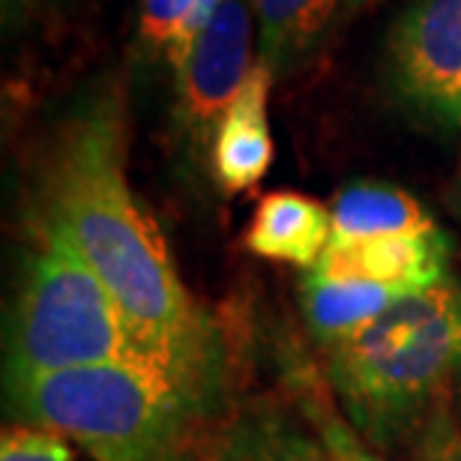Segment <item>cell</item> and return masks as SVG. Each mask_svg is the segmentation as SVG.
Segmentation results:
<instances>
[{
	"label": "cell",
	"instance_id": "obj_2",
	"mask_svg": "<svg viewBox=\"0 0 461 461\" xmlns=\"http://www.w3.org/2000/svg\"><path fill=\"white\" fill-rule=\"evenodd\" d=\"M324 372L366 444L420 431L461 377V282L411 291L359 333L324 348Z\"/></svg>",
	"mask_w": 461,
	"mask_h": 461
},
{
	"label": "cell",
	"instance_id": "obj_4",
	"mask_svg": "<svg viewBox=\"0 0 461 461\" xmlns=\"http://www.w3.org/2000/svg\"><path fill=\"white\" fill-rule=\"evenodd\" d=\"M132 357V336L103 279L58 228L33 219V246L6 321L4 384Z\"/></svg>",
	"mask_w": 461,
	"mask_h": 461
},
{
	"label": "cell",
	"instance_id": "obj_19",
	"mask_svg": "<svg viewBox=\"0 0 461 461\" xmlns=\"http://www.w3.org/2000/svg\"><path fill=\"white\" fill-rule=\"evenodd\" d=\"M456 192H458V204H461V162H458V183H456Z\"/></svg>",
	"mask_w": 461,
	"mask_h": 461
},
{
	"label": "cell",
	"instance_id": "obj_15",
	"mask_svg": "<svg viewBox=\"0 0 461 461\" xmlns=\"http://www.w3.org/2000/svg\"><path fill=\"white\" fill-rule=\"evenodd\" d=\"M0 461H76V456H72L67 438L54 435L49 429L15 422L13 429H4Z\"/></svg>",
	"mask_w": 461,
	"mask_h": 461
},
{
	"label": "cell",
	"instance_id": "obj_5",
	"mask_svg": "<svg viewBox=\"0 0 461 461\" xmlns=\"http://www.w3.org/2000/svg\"><path fill=\"white\" fill-rule=\"evenodd\" d=\"M258 63L252 0H222L174 69V132L180 150L210 168L219 126Z\"/></svg>",
	"mask_w": 461,
	"mask_h": 461
},
{
	"label": "cell",
	"instance_id": "obj_16",
	"mask_svg": "<svg viewBox=\"0 0 461 461\" xmlns=\"http://www.w3.org/2000/svg\"><path fill=\"white\" fill-rule=\"evenodd\" d=\"M306 411H309L306 417L312 420V426H315L318 435L324 438V444L330 447V453L336 456V461H381L372 449H368L366 440L359 438V431L345 426L327 404L309 402Z\"/></svg>",
	"mask_w": 461,
	"mask_h": 461
},
{
	"label": "cell",
	"instance_id": "obj_9",
	"mask_svg": "<svg viewBox=\"0 0 461 461\" xmlns=\"http://www.w3.org/2000/svg\"><path fill=\"white\" fill-rule=\"evenodd\" d=\"M333 240V216L321 201L300 192H270L258 201L246 228V249L270 261H288L312 270Z\"/></svg>",
	"mask_w": 461,
	"mask_h": 461
},
{
	"label": "cell",
	"instance_id": "obj_11",
	"mask_svg": "<svg viewBox=\"0 0 461 461\" xmlns=\"http://www.w3.org/2000/svg\"><path fill=\"white\" fill-rule=\"evenodd\" d=\"M404 294L402 288L357 279H327V276L306 273L300 282V303L309 333L321 348H330L342 339L359 333L386 309H393Z\"/></svg>",
	"mask_w": 461,
	"mask_h": 461
},
{
	"label": "cell",
	"instance_id": "obj_18",
	"mask_svg": "<svg viewBox=\"0 0 461 461\" xmlns=\"http://www.w3.org/2000/svg\"><path fill=\"white\" fill-rule=\"evenodd\" d=\"M368 0H342V13H339V24H348L357 13H363Z\"/></svg>",
	"mask_w": 461,
	"mask_h": 461
},
{
	"label": "cell",
	"instance_id": "obj_6",
	"mask_svg": "<svg viewBox=\"0 0 461 461\" xmlns=\"http://www.w3.org/2000/svg\"><path fill=\"white\" fill-rule=\"evenodd\" d=\"M384 72L413 117L461 126V0H411L386 36Z\"/></svg>",
	"mask_w": 461,
	"mask_h": 461
},
{
	"label": "cell",
	"instance_id": "obj_13",
	"mask_svg": "<svg viewBox=\"0 0 461 461\" xmlns=\"http://www.w3.org/2000/svg\"><path fill=\"white\" fill-rule=\"evenodd\" d=\"M219 461H336V456L297 417L264 404L234 420Z\"/></svg>",
	"mask_w": 461,
	"mask_h": 461
},
{
	"label": "cell",
	"instance_id": "obj_7",
	"mask_svg": "<svg viewBox=\"0 0 461 461\" xmlns=\"http://www.w3.org/2000/svg\"><path fill=\"white\" fill-rule=\"evenodd\" d=\"M447 261L449 240L440 228H431L426 234L330 240L327 252L312 267V273L327 279H357L420 291L449 276Z\"/></svg>",
	"mask_w": 461,
	"mask_h": 461
},
{
	"label": "cell",
	"instance_id": "obj_17",
	"mask_svg": "<svg viewBox=\"0 0 461 461\" xmlns=\"http://www.w3.org/2000/svg\"><path fill=\"white\" fill-rule=\"evenodd\" d=\"M426 461H461V438L440 417L426 426Z\"/></svg>",
	"mask_w": 461,
	"mask_h": 461
},
{
	"label": "cell",
	"instance_id": "obj_14",
	"mask_svg": "<svg viewBox=\"0 0 461 461\" xmlns=\"http://www.w3.org/2000/svg\"><path fill=\"white\" fill-rule=\"evenodd\" d=\"M219 6L222 0H141L138 9L141 54L177 69Z\"/></svg>",
	"mask_w": 461,
	"mask_h": 461
},
{
	"label": "cell",
	"instance_id": "obj_8",
	"mask_svg": "<svg viewBox=\"0 0 461 461\" xmlns=\"http://www.w3.org/2000/svg\"><path fill=\"white\" fill-rule=\"evenodd\" d=\"M273 81L276 76L258 60L219 126L210 174L228 195L258 186L273 165L276 150L270 135V112H267Z\"/></svg>",
	"mask_w": 461,
	"mask_h": 461
},
{
	"label": "cell",
	"instance_id": "obj_1",
	"mask_svg": "<svg viewBox=\"0 0 461 461\" xmlns=\"http://www.w3.org/2000/svg\"><path fill=\"white\" fill-rule=\"evenodd\" d=\"M126 96L99 78L54 126L36 174L33 219L58 228L114 297L138 357L219 408L228 357L216 321L192 297L156 219L126 174Z\"/></svg>",
	"mask_w": 461,
	"mask_h": 461
},
{
	"label": "cell",
	"instance_id": "obj_12",
	"mask_svg": "<svg viewBox=\"0 0 461 461\" xmlns=\"http://www.w3.org/2000/svg\"><path fill=\"white\" fill-rule=\"evenodd\" d=\"M333 240H368L426 234L438 228L429 210L411 192L381 180H359L345 186L330 207Z\"/></svg>",
	"mask_w": 461,
	"mask_h": 461
},
{
	"label": "cell",
	"instance_id": "obj_10",
	"mask_svg": "<svg viewBox=\"0 0 461 461\" xmlns=\"http://www.w3.org/2000/svg\"><path fill=\"white\" fill-rule=\"evenodd\" d=\"M258 24V60L285 78L297 72L327 31L339 24L342 0H252Z\"/></svg>",
	"mask_w": 461,
	"mask_h": 461
},
{
	"label": "cell",
	"instance_id": "obj_3",
	"mask_svg": "<svg viewBox=\"0 0 461 461\" xmlns=\"http://www.w3.org/2000/svg\"><path fill=\"white\" fill-rule=\"evenodd\" d=\"M15 422L49 429L94 461H189L204 402L147 359H112L6 384Z\"/></svg>",
	"mask_w": 461,
	"mask_h": 461
}]
</instances>
